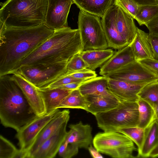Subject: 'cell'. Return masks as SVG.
I'll return each mask as SVG.
<instances>
[{
	"label": "cell",
	"mask_w": 158,
	"mask_h": 158,
	"mask_svg": "<svg viewBox=\"0 0 158 158\" xmlns=\"http://www.w3.org/2000/svg\"><path fill=\"white\" fill-rule=\"evenodd\" d=\"M0 77L16 67L54 33L44 24L28 27H6L0 22Z\"/></svg>",
	"instance_id": "cell-1"
},
{
	"label": "cell",
	"mask_w": 158,
	"mask_h": 158,
	"mask_svg": "<svg viewBox=\"0 0 158 158\" xmlns=\"http://www.w3.org/2000/svg\"><path fill=\"white\" fill-rule=\"evenodd\" d=\"M81 51L78 29L68 27L55 30L50 37L19 64L11 74L25 67L68 63L73 56Z\"/></svg>",
	"instance_id": "cell-2"
},
{
	"label": "cell",
	"mask_w": 158,
	"mask_h": 158,
	"mask_svg": "<svg viewBox=\"0 0 158 158\" xmlns=\"http://www.w3.org/2000/svg\"><path fill=\"white\" fill-rule=\"evenodd\" d=\"M37 116L11 74L0 77V119L18 131Z\"/></svg>",
	"instance_id": "cell-3"
},
{
	"label": "cell",
	"mask_w": 158,
	"mask_h": 158,
	"mask_svg": "<svg viewBox=\"0 0 158 158\" xmlns=\"http://www.w3.org/2000/svg\"><path fill=\"white\" fill-rule=\"evenodd\" d=\"M0 5V22L6 27H31L45 22L48 0H7Z\"/></svg>",
	"instance_id": "cell-4"
},
{
	"label": "cell",
	"mask_w": 158,
	"mask_h": 158,
	"mask_svg": "<svg viewBox=\"0 0 158 158\" xmlns=\"http://www.w3.org/2000/svg\"><path fill=\"white\" fill-rule=\"evenodd\" d=\"M94 116L100 129L104 131H116L119 129L138 126L139 105L137 101H120L114 108Z\"/></svg>",
	"instance_id": "cell-5"
},
{
	"label": "cell",
	"mask_w": 158,
	"mask_h": 158,
	"mask_svg": "<svg viewBox=\"0 0 158 158\" xmlns=\"http://www.w3.org/2000/svg\"><path fill=\"white\" fill-rule=\"evenodd\" d=\"M93 143L100 152L114 158L134 157L133 153L137 150L130 138L117 131L98 133L93 138Z\"/></svg>",
	"instance_id": "cell-6"
},
{
	"label": "cell",
	"mask_w": 158,
	"mask_h": 158,
	"mask_svg": "<svg viewBox=\"0 0 158 158\" xmlns=\"http://www.w3.org/2000/svg\"><path fill=\"white\" fill-rule=\"evenodd\" d=\"M77 23L81 51L109 48L100 17L80 10Z\"/></svg>",
	"instance_id": "cell-7"
},
{
	"label": "cell",
	"mask_w": 158,
	"mask_h": 158,
	"mask_svg": "<svg viewBox=\"0 0 158 158\" xmlns=\"http://www.w3.org/2000/svg\"><path fill=\"white\" fill-rule=\"evenodd\" d=\"M68 63L25 67L20 68L16 71L35 87L40 88L48 85L65 75L67 71Z\"/></svg>",
	"instance_id": "cell-8"
},
{
	"label": "cell",
	"mask_w": 158,
	"mask_h": 158,
	"mask_svg": "<svg viewBox=\"0 0 158 158\" xmlns=\"http://www.w3.org/2000/svg\"><path fill=\"white\" fill-rule=\"evenodd\" d=\"M60 111L57 109L43 115L37 116L17 131L15 137L18 140L20 148L19 158H23L41 131Z\"/></svg>",
	"instance_id": "cell-9"
},
{
	"label": "cell",
	"mask_w": 158,
	"mask_h": 158,
	"mask_svg": "<svg viewBox=\"0 0 158 158\" xmlns=\"http://www.w3.org/2000/svg\"><path fill=\"white\" fill-rule=\"evenodd\" d=\"M105 76L138 84H148L158 81L157 76L137 60Z\"/></svg>",
	"instance_id": "cell-10"
},
{
	"label": "cell",
	"mask_w": 158,
	"mask_h": 158,
	"mask_svg": "<svg viewBox=\"0 0 158 158\" xmlns=\"http://www.w3.org/2000/svg\"><path fill=\"white\" fill-rule=\"evenodd\" d=\"M48 6L44 24L56 30L68 27L67 18L73 0H48Z\"/></svg>",
	"instance_id": "cell-11"
},
{
	"label": "cell",
	"mask_w": 158,
	"mask_h": 158,
	"mask_svg": "<svg viewBox=\"0 0 158 158\" xmlns=\"http://www.w3.org/2000/svg\"><path fill=\"white\" fill-rule=\"evenodd\" d=\"M111 6L117 30L124 40L130 45L137 32L138 27L135 25L134 19L114 0Z\"/></svg>",
	"instance_id": "cell-12"
},
{
	"label": "cell",
	"mask_w": 158,
	"mask_h": 158,
	"mask_svg": "<svg viewBox=\"0 0 158 158\" xmlns=\"http://www.w3.org/2000/svg\"><path fill=\"white\" fill-rule=\"evenodd\" d=\"M12 79L21 89L33 110L37 116L46 113L43 100L36 87L18 72L11 74Z\"/></svg>",
	"instance_id": "cell-13"
},
{
	"label": "cell",
	"mask_w": 158,
	"mask_h": 158,
	"mask_svg": "<svg viewBox=\"0 0 158 158\" xmlns=\"http://www.w3.org/2000/svg\"><path fill=\"white\" fill-rule=\"evenodd\" d=\"M70 118L69 109L60 111L44 127L34 143L24 154L23 158H30L31 155L43 143L54 133Z\"/></svg>",
	"instance_id": "cell-14"
},
{
	"label": "cell",
	"mask_w": 158,
	"mask_h": 158,
	"mask_svg": "<svg viewBox=\"0 0 158 158\" xmlns=\"http://www.w3.org/2000/svg\"><path fill=\"white\" fill-rule=\"evenodd\" d=\"M69 121L64 122L52 135L44 142L31 155L30 158H52L58 153L67 132Z\"/></svg>",
	"instance_id": "cell-15"
},
{
	"label": "cell",
	"mask_w": 158,
	"mask_h": 158,
	"mask_svg": "<svg viewBox=\"0 0 158 158\" xmlns=\"http://www.w3.org/2000/svg\"><path fill=\"white\" fill-rule=\"evenodd\" d=\"M147 84H135L108 77L109 90L120 101L137 102L139 99L138 93Z\"/></svg>",
	"instance_id": "cell-16"
},
{
	"label": "cell",
	"mask_w": 158,
	"mask_h": 158,
	"mask_svg": "<svg viewBox=\"0 0 158 158\" xmlns=\"http://www.w3.org/2000/svg\"><path fill=\"white\" fill-rule=\"evenodd\" d=\"M69 127V130L63 142L75 145L79 148L88 149L93 143V139L91 126L80 121L77 124L70 125Z\"/></svg>",
	"instance_id": "cell-17"
},
{
	"label": "cell",
	"mask_w": 158,
	"mask_h": 158,
	"mask_svg": "<svg viewBox=\"0 0 158 158\" xmlns=\"http://www.w3.org/2000/svg\"><path fill=\"white\" fill-rule=\"evenodd\" d=\"M111 5L101 18V22L109 48L119 50L129 45L117 30Z\"/></svg>",
	"instance_id": "cell-18"
},
{
	"label": "cell",
	"mask_w": 158,
	"mask_h": 158,
	"mask_svg": "<svg viewBox=\"0 0 158 158\" xmlns=\"http://www.w3.org/2000/svg\"><path fill=\"white\" fill-rule=\"evenodd\" d=\"M136 60L129 45L115 52L113 55L101 67L99 74L105 76Z\"/></svg>",
	"instance_id": "cell-19"
},
{
	"label": "cell",
	"mask_w": 158,
	"mask_h": 158,
	"mask_svg": "<svg viewBox=\"0 0 158 158\" xmlns=\"http://www.w3.org/2000/svg\"><path fill=\"white\" fill-rule=\"evenodd\" d=\"M85 96L87 103L86 111L94 115L114 108L120 101L114 95H88Z\"/></svg>",
	"instance_id": "cell-20"
},
{
	"label": "cell",
	"mask_w": 158,
	"mask_h": 158,
	"mask_svg": "<svg viewBox=\"0 0 158 158\" xmlns=\"http://www.w3.org/2000/svg\"><path fill=\"white\" fill-rule=\"evenodd\" d=\"M148 35V33L138 28L136 36L130 44L137 61L148 59H154Z\"/></svg>",
	"instance_id": "cell-21"
},
{
	"label": "cell",
	"mask_w": 158,
	"mask_h": 158,
	"mask_svg": "<svg viewBox=\"0 0 158 158\" xmlns=\"http://www.w3.org/2000/svg\"><path fill=\"white\" fill-rule=\"evenodd\" d=\"M36 88L44 101L46 113L59 109L62 102L73 90L59 88L51 89Z\"/></svg>",
	"instance_id": "cell-22"
},
{
	"label": "cell",
	"mask_w": 158,
	"mask_h": 158,
	"mask_svg": "<svg viewBox=\"0 0 158 158\" xmlns=\"http://www.w3.org/2000/svg\"><path fill=\"white\" fill-rule=\"evenodd\" d=\"M78 89L84 96L114 95L108 88V77L100 76L85 81Z\"/></svg>",
	"instance_id": "cell-23"
},
{
	"label": "cell",
	"mask_w": 158,
	"mask_h": 158,
	"mask_svg": "<svg viewBox=\"0 0 158 158\" xmlns=\"http://www.w3.org/2000/svg\"><path fill=\"white\" fill-rule=\"evenodd\" d=\"M158 144V120L155 118L144 129L142 145L138 150V157H149L150 153Z\"/></svg>",
	"instance_id": "cell-24"
},
{
	"label": "cell",
	"mask_w": 158,
	"mask_h": 158,
	"mask_svg": "<svg viewBox=\"0 0 158 158\" xmlns=\"http://www.w3.org/2000/svg\"><path fill=\"white\" fill-rule=\"evenodd\" d=\"M112 49L88 50L80 52L82 58L88 64L87 69L94 71L101 67L114 54Z\"/></svg>",
	"instance_id": "cell-25"
},
{
	"label": "cell",
	"mask_w": 158,
	"mask_h": 158,
	"mask_svg": "<svg viewBox=\"0 0 158 158\" xmlns=\"http://www.w3.org/2000/svg\"><path fill=\"white\" fill-rule=\"evenodd\" d=\"M80 10L102 18L114 0H73Z\"/></svg>",
	"instance_id": "cell-26"
},
{
	"label": "cell",
	"mask_w": 158,
	"mask_h": 158,
	"mask_svg": "<svg viewBox=\"0 0 158 158\" xmlns=\"http://www.w3.org/2000/svg\"><path fill=\"white\" fill-rule=\"evenodd\" d=\"M87 106L85 97L81 94L78 89L72 91L62 102L58 108L79 109L86 110Z\"/></svg>",
	"instance_id": "cell-27"
},
{
	"label": "cell",
	"mask_w": 158,
	"mask_h": 158,
	"mask_svg": "<svg viewBox=\"0 0 158 158\" xmlns=\"http://www.w3.org/2000/svg\"><path fill=\"white\" fill-rule=\"evenodd\" d=\"M137 102L139 105V123L137 126L145 128L156 118L153 107L145 101L139 98Z\"/></svg>",
	"instance_id": "cell-28"
},
{
	"label": "cell",
	"mask_w": 158,
	"mask_h": 158,
	"mask_svg": "<svg viewBox=\"0 0 158 158\" xmlns=\"http://www.w3.org/2000/svg\"><path fill=\"white\" fill-rule=\"evenodd\" d=\"M138 95L139 98L147 102L154 108L158 104V81L145 85Z\"/></svg>",
	"instance_id": "cell-29"
},
{
	"label": "cell",
	"mask_w": 158,
	"mask_h": 158,
	"mask_svg": "<svg viewBox=\"0 0 158 158\" xmlns=\"http://www.w3.org/2000/svg\"><path fill=\"white\" fill-rule=\"evenodd\" d=\"M158 15V5L139 6L135 19L139 26L145 25Z\"/></svg>",
	"instance_id": "cell-30"
},
{
	"label": "cell",
	"mask_w": 158,
	"mask_h": 158,
	"mask_svg": "<svg viewBox=\"0 0 158 158\" xmlns=\"http://www.w3.org/2000/svg\"><path fill=\"white\" fill-rule=\"evenodd\" d=\"M116 131L122 133L130 138L138 147V150L141 148L144 137V129L138 126L121 128Z\"/></svg>",
	"instance_id": "cell-31"
},
{
	"label": "cell",
	"mask_w": 158,
	"mask_h": 158,
	"mask_svg": "<svg viewBox=\"0 0 158 158\" xmlns=\"http://www.w3.org/2000/svg\"><path fill=\"white\" fill-rule=\"evenodd\" d=\"M20 150L10 141L0 135V158H19Z\"/></svg>",
	"instance_id": "cell-32"
},
{
	"label": "cell",
	"mask_w": 158,
	"mask_h": 158,
	"mask_svg": "<svg viewBox=\"0 0 158 158\" xmlns=\"http://www.w3.org/2000/svg\"><path fill=\"white\" fill-rule=\"evenodd\" d=\"M88 67V64L81 56L79 52L73 56L69 61L66 74L82 70L87 69Z\"/></svg>",
	"instance_id": "cell-33"
},
{
	"label": "cell",
	"mask_w": 158,
	"mask_h": 158,
	"mask_svg": "<svg viewBox=\"0 0 158 158\" xmlns=\"http://www.w3.org/2000/svg\"><path fill=\"white\" fill-rule=\"evenodd\" d=\"M79 148L75 145L63 141L59 148L58 154L63 158H71L77 154Z\"/></svg>",
	"instance_id": "cell-34"
},
{
	"label": "cell",
	"mask_w": 158,
	"mask_h": 158,
	"mask_svg": "<svg viewBox=\"0 0 158 158\" xmlns=\"http://www.w3.org/2000/svg\"><path fill=\"white\" fill-rule=\"evenodd\" d=\"M84 81L85 80L77 79L69 75L66 74L62 76L48 85L40 88L51 89L57 88L61 85L69 83Z\"/></svg>",
	"instance_id": "cell-35"
},
{
	"label": "cell",
	"mask_w": 158,
	"mask_h": 158,
	"mask_svg": "<svg viewBox=\"0 0 158 158\" xmlns=\"http://www.w3.org/2000/svg\"><path fill=\"white\" fill-rule=\"evenodd\" d=\"M123 9L134 19L138 10L139 5L132 0H114Z\"/></svg>",
	"instance_id": "cell-36"
},
{
	"label": "cell",
	"mask_w": 158,
	"mask_h": 158,
	"mask_svg": "<svg viewBox=\"0 0 158 158\" xmlns=\"http://www.w3.org/2000/svg\"><path fill=\"white\" fill-rule=\"evenodd\" d=\"M66 74L69 75L76 78L83 80L94 78L97 77V74L94 71H93L88 69Z\"/></svg>",
	"instance_id": "cell-37"
},
{
	"label": "cell",
	"mask_w": 158,
	"mask_h": 158,
	"mask_svg": "<svg viewBox=\"0 0 158 158\" xmlns=\"http://www.w3.org/2000/svg\"><path fill=\"white\" fill-rule=\"evenodd\" d=\"M138 61L158 78V60L148 59Z\"/></svg>",
	"instance_id": "cell-38"
},
{
	"label": "cell",
	"mask_w": 158,
	"mask_h": 158,
	"mask_svg": "<svg viewBox=\"0 0 158 158\" xmlns=\"http://www.w3.org/2000/svg\"><path fill=\"white\" fill-rule=\"evenodd\" d=\"M148 37L154 54V59L158 60V35L149 33Z\"/></svg>",
	"instance_id": "cell-39"
},
{
	"label": "cell",
	"mask_w": 158,
	"mask_h": 158,
	"mask_svg": "<svg viewBox=\"0 0 158 158\" xmlns=\"http://www.w3.org/2000/svg\"><path fill=\"white\" fill-rule=\"evenodd\" d=\"M145 25L148 29L149 33L158 35V15Z\"/></svg>",
	"instance_id": "cell-40"
},
{
	"label": "cell",
	"mask_w": 158,
	"mask_h": 158,
	"mask_svg": "<svg viewBox=\"0 0 158 158\" xmlns=\"http://www.w3.org/2000/svg\"><path fill=\"white\" fill-rule=\"evenodd\" d=\"M85 81L69 83L61 85L58 88L71 90L78 89Z\"/></svg>",
	"instance_id": "cell-41"
},
{
	"label": "cell",
	"mask_w": 158,
	"mask_h": 158,
	"mask_svg": "<svg viewBox=\"0 0 158 158\" xmlns=\"http://www.w3.org/2000/svg\"><path fill=\"white\" fill-rule=\"evenodd\" d=\"M138 5H158V0H132Z\"/></svg>",
	"instance_id": "cell-42"
},
{
	"label": "cell",
	"mask_w": 158,
	"mask_h": 158,
	"mask_svg": "<svg viewBox=\"0 0 158 158\" xmlns=\"http://www.w3.org/2000/svg\"><path fill=\"white\" fill-rule=\"evenodd\" d=\"M88 149L92 156L94 158H103V157L100 154V152L94 147L91 145Z\"/></svg>",
	"instance_id": "cell-43"
},
{
	"label": "cell",
	"mask_w": 158,
	"mask_h": 158,
	"mask_svg": "<svg viewBox=\"0 0 158 158\" xmlns=\"http://www.w3.org/2000/svg\"><path fill=\"white\" fill-rule=\"evenodd\" d=\"M158 157V144L153 148L150 153L149 157L155 158Z\"/></svg>",
	"instance_id": "cell-44"
},
{
	"label": "cell",
	"mask_w": 158,
	"mask_h": 158,
	"mask_svg": "<svg viewBox=\"0 0 158 158\" xmlns=\"http://www.w3.org/2000/svg\"><path fill=\"white\" fill-rule=\"evenodd\" d=\"M154 109L155 111L156 118L158 120V104L157 105Z\"/></svg>",
	"instance_id": "cell-45"
}]
</instances>
